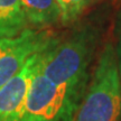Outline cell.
<instances>
[{"mask_svg":"<svg viewBox=\"0 0 121 121\" xmlns=\"http://www.w3.org/2000/svg\"><path fill=\"white\" fill-rule=\"evenodd\" d=\"M91 0H57L60 10V22L69 24L82 13Z\"/></svg>","mask_w":121,"mask_h":121,"instance_id":"8","label":"cell"},{"mask_svg":"<svg viewBox=\"0 0 121 121\" xmlns=\"http://www.w3.org/2000/svg\"><path fill=\"white\" fill-rule=\"evenodd\" d=\"M73 121H121V76L111 45L101 53Z\"/></svg>","mask_w":121,"mask_h":121,"instance_id":"1","label":"cell"},{"mask_svg":"<svg viewBox=\"0 0 121 121\" xmlns=\"http://www.w3.org/2000/svg\"><path fill=\"white\" fill-rule=\"evenodd\" d=\"M28 26L45 28L60 22V10L57 0H22Z\"/></svg>","mask_w":121,"mask_h":121,"instance_id":"6","label":"cell"},{"mask_svg":"<svg viewBox=\"0 0 121 121\" xmlns=\"http://www.w3.org/2000/svg\"><path fill=\"white\" fill-rule=\"evenodd\" d=\"M92 46L85 35L73 38L45 51L40 58V73L54 84L63 85L74 91L85 92L87 67Z\"/></svg>","mask_w":121,"mask_h":121,"instance_id":"2","label":"cell"},{"mask_svg":"<svg viewBox=\"0 0 121 121\" xmlns=\"http://www.w3.org/2000/svg\"><path fill=\"white\" fill-rule=\"evenodd\" d=\"M117 57H118L119 71H120V76H121V33H120V38H119V47H118V51H117Z\"/></svg>","mask_w":121,"mask_h":121,"instance_id":"9","label":"cell"},{"mask_svg":"<svg viewBox=\"0 0 121 121\" xmlns=\"http://www.w3.org/2000/svg\"><path fill=\"white\" fill-rule=\"evenodd\" d=\"M84 93L54 84L38 69L19 121H73Z\"/></svg>","mask_w":121,"mask_h":121,"instance_id":"3","label":"cell"},{"mask_svg":"<svg viewBox=\"0 0 121 121\" xmlns=\"http://www.w3.org/2000/svg\"><path fill=\"white\" fill-rule=\"evenodd\" d=\"M43 53L30 57L25 66L0 87V121L20 120L30 84L39 69Z\"/></svg>","mask_w":121,"mask_h":121,"instance_id":"5","label":"cell"},{"mask_svg":"<svg viewBox=\"0 0 121 121\" xmlns=\"http://www.w3.org/2000/svg\"><path fill=\"white\" fill-rule=\"evenodd\" d=\"M57 43L48 30L29 27L18 35L0 38V87L13 78L31 56Z\"/></svg>","mask_w":121,"mask_h":121,"instance_id":"4","label":"cell"},{"mask_svg":"<svg viewBox=\"0 0 121 121\" xmlns=\"http://www.w3.org/2000/svg\"><path fill=\"white\" fill-rule=\"evenodd\" d=\"M28 28L22 0H0V38L11 37Z\"/></svg>","mask_w":121,"mask_h":121,"instance_id":"7","label":"cell"}]
</instances>
